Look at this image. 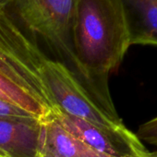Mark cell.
Here are the masks:
<instances>
[{
  "instance_id": "13",
  "label": "cell",
  "mask_w": 157,
  "mask_h": 157,
  "mask_svg": "<svg viewBox=\"0 0 157 157\" xmlns=\"http://www.w3.org/2000/svg\"><path fill=\"white\" fill-rule=\"evenodd\" d=\"M0 157H10L8 153H6L4 151H2L1 149H0Z\"/></svg>"
},
{
  "instance_id": "3",
  "label": "cell",
  "mask_w": 157,
  "mask_h": 157,
  "mask_svg": "<svg viewBox=\"0 0 157 157\" xmlns=\"http://www.w3.org/2000/svg\"><path fill=\"white\" fill-rule=\"evenodd\" d=\"M39 75L49 93L52 103L64 112L84 119L111 134L119 136L132 134L117 115L107 112L92 97L64 63L47 58L40 67Z\"/></svg>"
},
{
  "instance_id": "2",
  "label": "cell",
  "mask_w": 157,
  "mask_h": 157,
  "mask_svg": "<svg viewBox=\"0 0 157 157\" xmlns=\"http://www.w3.org/2000/svg\"><path fill=\"white\" fill-rule=\"evenodd\" d=\"M13 1L0 0V72L50 108L54 104L39 75L47 57L16 22L11 13Z\"/></svg>"
},
{
  "instance_id": "5",
  "label": "cell",
  "mask_w": 157,
  "mask_h": 157,
  "mask_svg": "<svg viewBox=\"0 0 157 157\" xmlns=\"http://www.w3.org/2000/svg\"><path fill=\"white\" fill-rule=\"evenodd\" d=\"M48 114L72 136L102 153L115 157H139L148 151L136 134L119 136L108 133L84 119L64 112L56 105L49 108Z\"/></svg>"
},
{
  "instance_id": "10",
  "label": "cell",
  "mask_w": 157,
  "mask_h": 157,
  "mask_svg": "<svg viewBox=\"0 0 157 157\" xmlns=\"http://www.w3.org/2000/svg\"><path fill=\"white\" fill-rule=\"evenodd\" d=\"M136 136L140 140L157 146V117L140 125Z\"/></svg>"
},
{
  "instance_id": "4",
  "label": "cell",
  "mask_w": 157,
  "mask_h": 157,
  "mask_svg": "<svg viewBox=\"0 0 157 157\" xmlns=\"http://www.w3.org/2000/svg\"><path fill=\"white\" fill-rule=\"evenodd\" d=\"M77 0H14L12 8L32 33L74 65L72 27Z\"/></svg>"
},
{
  "instance_id": "8",
  "label": "cell",
  "mask_w": 157,
  "mask_h": 157,
  "mask_svg": "<svg viewBox=\"0 0 157 157\" xmlns=\"http://www.w3.org/2000/svg\"><path fill=\"white\" fill-rule=\"evenodd\" d=\"M129 43L157 46V0H120Z\"/></svg>"
},
{
  "instance_id": "9",
  "label": "cell",
  "mask_w": 157,
  "mask_h": 157,
  "mask_svg": "<svg viewBox=\"0 0 157 157\" xmlns=\"http://www.w3.org/2000/svg\"><path fill=\"white\" fill-rule=\"evenodd\" d=\"M0 100L21 108L35 117L44 116L49 108L43 105L31 94L19 87L0 72Z\"/></svg>"
},
{
  "instance_id": "11",
  "label": "cell",
  "mask_w": 157,
  "mask_h": 157,
  "mask_svg": "<svg viewBox=\"0 0 157 157\" xmlns=\"http://www.w3.org/2000/svg\"><path fill=\"white\" fill-rule=\"evenodd\" d=\"M0 116L12 117H38L21 108L14 106L2 100H0Z\"/></svg>"
},
{
  "instance_id": "6",
  "label": "cell",
  "mask_w": 157,
  "mask_h": 157,
  "mask_svg": "<svg viewBox=\"0 0 157 157\" xmlns=\"http://www.w3.org/2000/svg\"><path fill=\"white\" fill-rule=\"evenodd\" d=\"M41 131L40 117L0 116V149L10 157H38Z\"/></svg>"
},
{
  "instance_id": "7",
  "label": "cell",
  "mask_w": 157,
  "mask_h": 157,
  "mask_svg": "<svg viewBox=\"0 0 157 157\" xmlns=\"http://www.w3.org/2000/svg\"><path fill=\"white\" fill-rule=\"evenodd\" d=\"M40 120L42 131L38 157H115L102 153L72 136L48 112Z\"/></svg>"
},
{
  "instance_id": "12",
  "label": "cell",
  "mask_w": 157,
  "mask_h": 157,
  "mask_svg": "<svg viewBox=\"0 0 157 157\" xmlns=\"http://www.w3.org/2000/svg\"><path fill=\"white\" fill-rule=\"evenodd\" d=\"M139 157H157V151H147L146 153H144L143 155L141 156H139Z\"/></svg>"
},
{
  "instance_id": "1",
  "label": "cell",
  "mask_w": 157,
  "mask_h": 157,
  "mask_svg": "<svg viewBox=\"0 0 157 157\" xmlns=\"http://www.w3.org/2000/svg\"><path fill=\"white\" fill-rule=\"evenodd\" d=\"M130 46L120 0H77L72 27L74 67L92 86L96 101L116 114L109 74L121 64Z\"/></svg>"
}]
</instances>
